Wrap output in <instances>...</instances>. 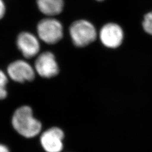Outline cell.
Returning <instances> with one entry per match:
<instances>
[{"instance_id":"cell-4","label":"cell","mask_w":152,"mask_h":152,"mask_svg":"<svg viewBox=\"0 0 152 152\" xmlns=\"http://www.w3.org/2000/svg\"><path fill=\"white\" fill-rule=\"evenodd\" d=\"M6 73L9 78L17 83L32 82L36 77L34 66L24 60H16L8 65Z\"/></svg>"},{"instance_id":"cell-8","label":"cell","mask_w":152,"mask_h":152,"mask_svg":"<svg viewBox=\"0 0 152 152\" xmlns=\"http://www.w3.org/2000/svg\"><path fill=\"white\" fill-rule=\"evenodd\" d=\"M99 37L104 45L109 48H117L122 44L124 33L122 28L114 23H108L102 28Z\"/></svg>"},{"instance_id":"cell-14","label":"cell","mask_w":152,"mask_h":152,"mask_svg":"<svg viewBox=\"0 0 152 152\" xmlns=\"http://www.w3.org/2000/svg\"><path fill=\"white\" fill-rule=\"evenodd\" d=\"M97 1H103V0H97Z\"/></svg>"},{"instance_id":"cell-12","label":"cell","mask_w":152,"mask_h":152,"mask_svg":"<svg viewBox=\"0 0 152 152\" xmlns=\"http://www.w3.org/2000/svg\"><path fill=\"white\" fill-rule=\"evenodd\" d=\"M5 5L2 0H0V19H1L5 14Z\"/></svg>"},{"instance_id":"cell-13","label":"cell","mask_w":152,"mask_h":152,"mask_svg":"<svg viewBox=\"0 0 152 152\" xmlns=\"http://www.w3.org/2000/svg\"><path fill=\"white\" fill-rule=\"evenodd\" d=\"M0 152H10V151L7 146L0 144Z\"/></svg>"},{"instance_id":"cell-11","label":"cell","mask_w":152,"mask_h":152,"mask_svg":"<svg viewBox=\"0 0 152 152\" xmlns=\"http://www.w3.org/2000/svg\"><path fill=\"white\" fill-rule=\"evenodd\" d=\"M142 26L145 31L152 36V12L148 13L145 16Z\"/></svg>"},{"instance_id":"cell-2","label":"cell","mask_w":152,"mask_h":152,"mask_svg":"<svg viewBox=\"0 0 152 152\" xmlns=\"http://www.w3.org/2000/svg\"><path fill=\"white\" fill-rule=\"evenodd\" d=\"M69 34L73 44L78 48H83L91 44L97 37L94 25L83 19L76 20L71 24Z\"/></svg>"},{"instance_id":"cell-10","label":"cell","mask_w":152,"mask_h":152,"mask_svg":"<svg viewBox=\"0 0 152 152\" xmlns=\"http://www.w3.org/2000/svg\"><path fill=\"white\" fill-rule=\"evenodd\" d=\"M9 78L7 73L0 69V100H4L7 96L6 86L9 82Z\"/></svg>"},{"instance_id":"cell-9","label":"cell","mask_w":152,"mask_h":152,"mask_svg":"<svg viewBox=\"0 0 152 152\" xmlns=\"http://www.w3.org/2000/svg\"><path fill=\"white\" fill-rule=\"evenodd\" d=\"M39 10L43 14L49 16H56L63 10V0H37Z\"/></svg>"},{"instance_id":"cell-7","label":"cell","mask_w":152,"mask_h":152,"mask_svg":"<svg viewBox=\"0 0 152 152\" xmlns=\"http://www.w3.org/2000/svg\"><path fill=\"white\" fill-rule=\"evenodd\" d=\"M16 46L26 59L37 56L40 51V44L38 38L32 33L28 32H23L18 36Z\"/></svg>"},{"instance_id":"cell-6","label":"cell","mask_w":152,"mask_h":152,"mask_svg":"<svg viewBox=\"0 0 152 152\" xmlns=\"http://www.w3.org/2000/svg\"><path fill=\"white\" fill-rule=\"evenodd\" d=\"M65 134L58 127H52L41 133L40 144L46 152H61Z\"/></svg>"},{"instance_id":"cell-3","label":"cell","mask_w":152,"mask_h":152,"mask_svg":"<svg viewBox=\"0 0 152 152\" xmlns=\"http://www.w3.org/2000/svg\"><path fill=\"white\" fill-rule=\"evenodd\" d=\"M37 32L39 38L46 44L54 45L63 37V27L59 20L49 17L41 20L37 24Z\"/></svg>"},{"instance_id":"cell-1","label":"cell","mask_w":152,"mask_h":152,"mask_svg":"<svg viewBox=\"0 0 152 152\" xmlns=\"http://www.w3.org/2000/svg\"><path fill=\"white\" fill-rule=\"evenodd\" d=\"M13 129L20 136L31 139L41 134L42 125L35 118L32 108L28 105H22L16 109L11 117Z\"/></svg>"},{"instance_id":"cell-5","label":"cell","mask_w":152,"mask_h":152,"mask_svg":"<svg viewBox=\"0 0 152 152\" xmlns=\"http://www.w3.org/2000/svg\"><path fill=\"white\" fill-rule=\"evenodd\" d=\"M34 68L36 74L44 78H51L59 73V66L54 54L45 51L37 56Z\"/></svg>"}]
</instances>
